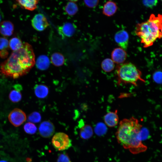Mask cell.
Segmentation results:
<instances>
[{
	"mask_svg": "<svg viewBox=\"0 0 162 162\" xmlns=\"http://www.w3.org/2000/svg\"><path fill=\"white\" fill-rule=\"evenodd\" d=\"M35 64L32 47L25 42L20 48L13 51L7 59L0 64V73L6 77L17 78L28 73Z\"/></svg>",
	"mask_w": 162,
	"mask_h": 162,
	"instance_id": "1",
	"label": "cell"
},
{
	"mask_svg": "<svg viewBox=\"0 0 162 162\" xmlns=\"http://www.w3.org/2000/svg\"><path fill=\"white\" fill-rule=\"evenodd\" d=\"M142 127L138 120L132 117L121 121L116 132L118 143L133 154L144 152L147 148L138 138Z\"/></svg>",
	"mask_w": 162,
	"mask_h": 162,
	"instance_id": "2",
	"label": "cell"
},
{
	"mask_svg": "<svg viewBox=\"0 0 162 162\" xmlns=\"http://www.w3.org/2000/svg\"><path fill=\"white\" fill-rule=\"evenodd\" d=\"M157 22V16L152 14L148 21L137 23L136 26L135 33L140 38L144 48L152 46L157 39L162 37Z\"/></svg>",
	"mask_w": 162,
	"mask_h": 162,
	"instance_id": "3",
	"label": "cell"
},
{
	"mask_svg": "<svg viewBox=\"0 0 162 162\" xmlns=\"http://www.w3.org/2000/svg\"><path fill=\"white\" fill-rule=\"evenodd\" d=\"M116 74L118 85L130 84L137 86V82L139 81L145 82V80L141 77V72L130 62L118 65L116 67Z\"/></svg>",
	"mask_w": 162,
	"mask_h": 162,
	"instance_id": "4",
	"label": "cell"
},
{
	"mask_svg": "<svg viewBox=\"0 0 162 162\" xmlns=\"http://www.w3.org/2000/svg\"><path fill=\"white\" fill-rule=\"evenodd\" d=\"M52 143L54 147L59 151L67 149L72 146L71 141L68 136L63 132L56 134L52 139Z\"/></svg>",
	"mask_w": 162,
	"mask_h": 162,
	"instance_id": "5",
	"label": "cell"
},
{
	"mask_svg": "<svg viewBox=\"0 0 162 162\" xmlns=\"http://www.w3.org/2000/svg\"><path fill=\"white\" fill-rule=\"evenodd\" d=\"M8 118L10 122L14 126L19 127L26 120L25 113L21 109L16 108L9 114Z\"/></svg>",
	"mask_w": 162,
	"mask_h": 162,
	"instance_id": "6",
	"label": "cell"
},
{
	"mask_svg": "<svg viewBox=\"0 0 162 162\" xmlns=\"http://www.w3.org/2000/svg\"><path fill=\"white\" fill-rule=\"evenodd\" d=\"M31 24L35 30L40 32L45 30L49 25L45 16L40 13L34 16L31 20Z\"/></svg>",
	"mask_w": 162,
	"mask_h": 162,
	"instance_id": "7",
	"label": "cell"
},
{
	"mask_svg": "<svg viewBox=\"0 0 162 162\" xmlns=\"http://www.w3.org/2000/svg\"><path fill=\"white\" fill-rule=\"evenodd\" d=\"M40 135L44 138H49L52 135L55 131V127L49 121H44L40 124L38 128Z\"/></svg>",
	"mask_w": 162,
	"mask_h": 162,
	"instance_id": "8",
	"label": "cell"
},
{
	"mask_svg": "<svg viewBox=\"0 0 162 162\" xmlns=\"http://www.w3.org/2000/svg\"><path fill=\"white\" fill-rule=\"evenodd\" d=\"M129 38L128 32L123 30L117 32L114 36L116 42L121 48L124 50H126L128 47Z\"/></svg>",
	"mask_w": 162,
	"mask_h": 162,
	"instance_id": "9",
	"label": "cell"
},
{
	"mask_svg": "<svg viewBox=\"0 0 162 162\" xmlns=\"http://www.w3.org/2000/svg\"><path fill=\"white\" fill-rule=\"evenodd\" d=\"M127 54L125 50L121 47H118L113 50L111 53L112 60L118 64H121L125 60Z\"/></svg>",
	"mask_w": 162,
	"mask_h": 162,
	"instance_id": "10",
	"label": "cell"
},
{
	"mask_svg": "<svg viewBox=\"0 0 162 162\" xmlns=\"http://www.w3.org/2000/svg\"><path fill=\"white\" fill-rule=\"evenodd\" d=\"M76 27L73 23L69 22L64 23L58 28V31L63 37H70L74 34Z\"/></svg>",
	"mask_w": 162,
	"mask_h": 162,
	"instance_id": "11",
	"label": "cell"
},
{
	"mask_svg": "<svg viewBox=\"0 0 162 162\" xmlns=\"http://www.w3.org/2000/svg\"><path fill=\"white\" fill-rule=\"evenodd\" d=\"M104 118L105 124L108 127H113L116 126L119 121L117 110L108 112L104 116Z\"/></svg>",
	"mask_w": 162,
	"mask_h": 162,
	"instance_id": "12",
	"label": "cell"
},
{
	"mask_svg": "<svg viewBox=\"0 0 162 162\" xmlns=\"http://www.w3.org/2000/svg\"><path fill=\"white\" fill-rule=\"evenodd\" d=\"M14 26L9 21H4L0 23V34L4 36H10L13 34Z\"/></svg>",
	"mask_w": 162,
	"mask_h": 162,
	"instance_id": "13",
	"label": "cell"
},
{
	"mask_svg": "<svg viewBox=\"0 0 162 162\" xmlns=\"http://www.w3.org/2000/svg\"><path fill=\"white\" fill-rule=\"evenodd\" d=\"M118 7L116 2L112 1H108L104 4L102 13L107 16H111L117 11Z\"/></svg>",
	"mask_w": 162,
	"mask_h": 162,
	"instance_id": "14",
	"label": "cell"
},
{
	"mask_svg": "<svg viewBox=\"0 0 162 162\" xmlns=\"http://www.w3.org/2000/svg\"><path fill=\"white\" fill-rule=\"evenodd\" d=\"M20 5L22 8L33 11L37 8V5L40 0H16Z\"/></svg>",
	"mask_w": 162,
	"mask_h": 162,
	"instance_id": "15",
	"label": "cell"
},
{
	"mask_svg": "<svg viewBox=\"0 0 162 162\" xmlns=\"http://www.w3.org/2000/svg\"><path fill=\"white\" fill-rule=\"evenodd\" d=\"M50 61L48 57L46 56H40L37 58L36 65L37 68L41 70H45L49 66Z\"/></svg>",
	"mask_w": 162,
	"mask_h": 162,
	"instance_id": "16",
	"label": "cell"
},
{
	"mask_svg": "<svg viewBox=\"0 0 162 162\" xmlns=\"http://www.w3.org/2000/svg\"><path fill=\"white\" fill-rule=\"evenodd\" d=\"M34 92L38 98H44L48 95L49 89L48 87L45 85H37L34 88Z\"/></svg>",
	"mask_w": 162,
	"mask_h": 162,
	"instance_id": "17",
	"label": "cell"
},
{
	"mask_svg": "<svg viewBox=\"0 0 162 162\" xmlns=\"http://www.w3.org/2000/svg\"><path fill=\"white\" fill-rule=\"evenodd\" d=\"M50 58L52 64L56 66H61L64 62L65 59L64 56L59 52L53 53L51 55Z\"/></svg>",
	"mask_w": 162,
	"mask_h": 162,
	"instance_id": "18",
	"label": "cell"
},
{
	"mask_svg": "<svg viewBox=\"0 0 162 162\" xmlns=\"http://www.w3.org/2000/svg\"><path fill=\"white\" fill-rule=\"evenodd\" d=\"M93 133V130L91 126L86 124L81 128L80 135L81 138L87 140L90 138L92 136Z\"/></svg>",
	"mask_w": 162,
	"mask_h": 162,
	"instance_id": "19",
	"label": "cell"
},
{
	"mask_svg": "<svg viewBox=\"0 0 162 162\" xmlns=\"http://www.w3.org/2000/svg\"><path fill=\"white\" fill-rule=\"evenodd\" d=\"M64 10L68 15L74 16L78 11V7L75 2L70 1L65 6Z\"/></svg>",
	"mask_w": 162,
	"mask_h": 162,
	"instance_id": "20",
	"label": "cell"
},
{
	"mask_svg": "<svg viewBox=\"0 0 162 162\" xmlns=\"http://www.w3.org/2000/svg\"><path fill=\"white\" fill-rule=\"evenodd\" d=\"M101 67L103 70L106 72H111L114 68V62L110 58H106L102 62Z\"/></svg>",
	"mask_w": 162,
	"mask_h": 162,
	"instance_id": "21",
	"label": "cell"
},
{
	"mask_svg": "<svg viewBox=\"0 0 162 162\" xmlns=\"http://www.w3.org/2000/svg\"><path fill=\"white\" fill-rule=\"evenodd\" d=\"M22 44L21 40L17 37L12 38L9 41V46L13 51L20 48Z\"/></svg>",
	"mask_w": 162,
	"mask_h": 162,
	"instance_id": "22",
	"label": "cell"
},
{
	"mask_svg": "<svg viewBox=\"0 0 162 162\" xmlns=\"http://www.w3.org/2000/svg\"><path fill=\"white\" fill-rule=\"evenodd\" d=\"M9 98L13 102L16 103L20 101L22 98V94L20 91L15 89L12 90L9 94Z\"/></svg>",
	"mask_w": 162,
	"mask_h": 162,
	"instance_id": "23",
	"label": "cell"
},
{
	"mask_svg": "<svg viewBox=\"0 0 162 162\" xmlns=\"http://www.w3.org/2000/svg\"><path fill=\"white\" fill-rule=\"evenodd\" d=\"M24 129L26 133L30 134H34L37 130L36 125L33 123L30 122L26 123L25 124Z\"/></svg>",
	"mask_w": 162,
	"mask_h": 162,
	"instance_id": "24",
	"label": "cell"
},
{
	"mask_svg": "<svg viewBox=\"0 0 162 162\" xmlns=\"http://www.w3.org/2000/svg\"><path fill=\"white\" fill-rule=\"evenodd\" d=\"M41 116L40 114L37 112H33L28 117V120L29 122L37 123L40 122Z\"/></svg>",
	"mask_w": 162,
	"mask_h": 162,
	"instance_id": "25",
	"label": "cell"
},
{
	"mask_svg": "<svg viewBox=\"0 0 162 162\" xmlns=\"http://www.w3.org/2000/svg\"><path fill=\"white\" fill-rule=\"evenodd\" d=\"M106 127L104 124L102 123H100L96 126L94 131L98 135H101L106 132Z\"/></svg>",
	"mask_w": 162,
	"mask_h": 162,
	"instance_id": "26",
	"label": "cell"
},
{
	"mask_svg": "<svg viewBox=\"0 0 162 162\" xmlns=\"http://www.w3.org/2000/svg\"><path fill=\"white\" fill-rule=\"evenodd\" d=\"M153 78L156 82L162 83V71L158 70L154 72L153 75Z\"/></svg>",
	"mask_w": 162,
	"mask_h": 162,
	"instance_id": "27",
	"label": "cell"
},
{
	"mask_svg": "<svg viewBox=\"0 0 162 162\" xmlns=\"http://www.w3.org/2000/svg\"><path fill=\"white\" fill-rule=\"evenodd\" d=\"M142 2L146 7L152 8L157 5L158 0H142Z\"/></svg>",
	"mask_w": 162,
	"mask_h": 162,
	"instance_id": "28",
	"label": "cell"
},
{
	"mask_svg": "<svg viewBox=\"0 0 162 162\" xmlns=\"http://www.w3.org/2000/svg\"><path fill=\"white\" fill-rule=\"evenodd\" d=\"M85 5L90 8H94L98 4L99 0H83Z\"/></svg>",
	"mask_w": 162,
	"mask_h": 162,
	"instance_id": "29",
	"label": "cell"
},
{
	"mask_svg": "<svg viewBox=\"0 0 162 162\" xmlns=\"http://www.w3.org/2000/svg\"><path fill=\"white\" fill-rule=\"evenodd\" d=\"M9 47V41L5 37H0V50H6Z\"/></svg>",
	"mask_w": 162,
	"mask_h": 162,
	"instance_id": "30",
	"label": "cell"
},
{
	"mask_svg": "<svg viewBox=\"0 0 162 162\" xmlns=\"http://www.w3.org/2000/svg\"><path fill=\"white\" fill-rule=\"evenodd\" d=\"M57 162H71V161L68 155L65 154H62L58 156Z\"/></svg>",
	"mask_w": 162,
	"mask_h": 162,
	"instance_id": "31",
	"label": "cell"
},
{
	"mask_svg": "<svg viewBox=\"0 0 162 162\" xmlns=\"http://www.w3.org/2000/svg\"><path fill=\"white\" fill-rule=\"evenodd\" d=\"M157 17V26L162 34V14H158Z\"/></svg>",
	"mask_w": 162,
	"mask_h": 162,
	"instance_id": "32",
	"label": "cell"
},
{
	"mask_svg": "<svg viewBox=\"0 0 162 162\" xmlns=\"http://www.w3.org/2000/svg\"><path fill=\"white\" fill-rule=\"evenodd\" d=\"M8 55V52L6 50H1L0 51V56L2 58H6Z\"/></svg>",
	"mask_w": 162,
	"mask_h": 162,
	"instance_id": "33",
	"label": "cell"
},
{
	"mask_svg": "<svg viewBox=\"0 0 162 162\" xmlns=\"http://www.w3.org/2000/svg\"><path fill=\"white\" fill-rule=\"evenodd\" d=\"M4 18V14L1 9H0V22Z\"/></svg>",
	"mask_w": 162,
	"mask_h": 162,
	"instance_id": "34",
	"label": "cell"
},
{
	"mask_svg": "<svg viewBox=\"0 0 162 162\" xmlns=\"http://www.w3.org/2000/svg\"><path fill=\"white\" fill-rule=\"evenodd\" d=\"M70 2H77L79 0H69Z\"/></svg>",
	"mask_w": 162,
	"mask_h": 162,
	"instance_id": "35",
	"label": "cell"
},
{
	"mask_svg": "<svg viewBox=\"0 0 162 162\" xmlns=\"http://www.w3.org/2000/svg\"><path fill=\"white\" fill-rule=\"evenodd\" d=\"M0 162H8L4 160H1L0 161Z\"/></svg>",
	"mask_w": 162,
	"mask_h": 162,
	"instance_id": "36",
	"label": "cell"
},
{
	"mask_svg": "<svg viewBox=\"0 0 162 162\" xmlns=\"http://www.w3.org/2000/svg\"><path fill=\"white\" fill-rule=\"evenodd\" d=\"M161 0V1H162V0Z\"/></svg>",
	"mask_w": 162,
	"mask_h": 162,
	"instance_id": "37",
	"label": "cell"
}]
</instances>
